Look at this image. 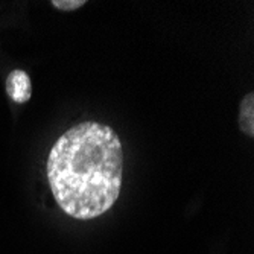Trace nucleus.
Returning a JSON list of instances; mask_svg holds the SVG:
<instances>
[{
  "label": "nucleus",
  "mask_w": 254,
  "mask_h": 254,
  "mask_svg": "<svg viewBox=\"0 0 254 254\" xmlns=\"http://www.w3.org/2000/svg\"><path fill=\"white\" fill-rule=\"evenodd\" d=\"M239 127L248 137L254 135V95L248 93L241 102L239 111Z\"/></svg>",
  "instance_id": "nucleus-3"
},
{
  "label": "nucleus",
  "mask_w": 254,
  "mask_h": 254,
  "mask_svg": "<svg viewBox=\"0 0 254 254\" xmlns=\"http://www.w3.org/2000/svg\"><path fill=\"white\" fill-rule=\"evenodd\" d=\"M51 3L60 11H75L85 5L84 0H52Z\"/></svg>",
  "instance_id": "nucleus-4"
},
{
  "label": "nucleus",
  "mask_w": 254,
  "mask_h": 254,
  "mask_svg": "<svg viewBox=\"0 0 254 254\" xmlns=\"http://www.w3.org/2000/svg\"><path fill=\"white\" fill-rule=\"evenodd\" d=\"M124 151L116 131L99 122L67 129L48 157V180L61 210L75 219H95L118 201Z\"/></svg>",
  "instance_id": "nucleus-1"
},
{
  "label": "nucleus",
  "mask_w": 254,
  "mask_h": 254,
  "mask_svg": "<svg viewBox=\"0 0 254 254\" xmlns=\"http://www.w3.org/2000/svg\"><path fill=\"white\" fill-rule=\"evenodd\" d=\"M6 93L17 102L25 104L32 96V82L25 70H12L6 78Z\"/></svg>",
  "instance_id": "nucleus-2"
}]
</instances>
